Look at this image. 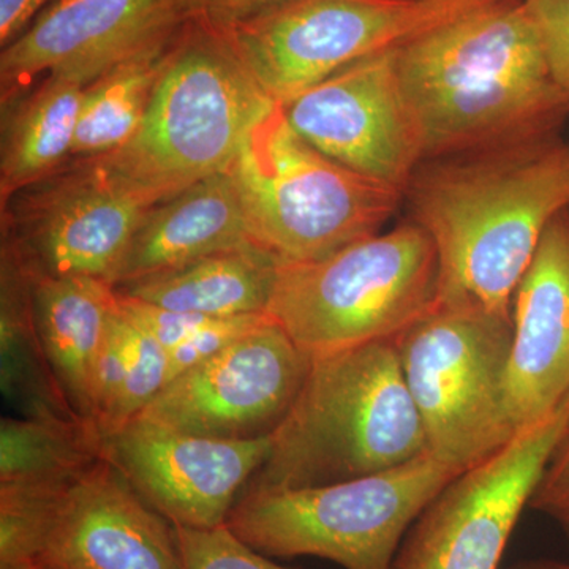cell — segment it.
I'll return each mask as SVG.
<instances>
[{
	"label": "cell",
	"mask_w": 569,
	"mask_h": 569,
	"mask_svg": "<svg viewBox=\"0 0 569 569\" xmlns=\"http://www.w3.org/2000/svg\"><path fill=\"white\" fill-rule=\"evenodd\" d=\"M89 82L71 71H52L3 100L0 203L69 162Z\"/></svg>",
	"instance_id": "cell-20"
},
{
	"label": "cell",
	"mask_w": 569,
	"mask_h": 569,
	"mask_svg": "<svg viewBox=\"0 0 569 569\" xmlns=\"http://www.w3.org/2000/svg\"><path fill=\"white\" fill-rule=\"evenodd\" d=\"M509 569H569V561L557 559L522 560Z\"/></svg>",
	"instance_id": "cell-34"
},
{
	"label": "cell",
	"mask_w": 569,
	"mask_h": 569,
	"mask_svg": "<svg viewBox=\"0 0 569 569\" xmlns=\"http://www.w3.org/2000/svg\"><path fill=\"white\" fill-rule=\"evenodd\" d=\"M395 340L312 358L290 413L246 489H295L380 473L425 455ZM244 489V490H246Z\"/></svg>",
	"instance_id": "cell-3"
},
{
	"label": "cell",
	"mask_w": 569,
	"mask_h": 569,
	"mask_svg": "<svg viewBox=\"0 0 569 569\" xmlns=\"http://www.w3.org/2000/svg\"><path fill=\"white\" fill-rule=\"evenodd\" d=\"M171 0H52L0 52V99L52 71L92 81L149 36L183 22Z\"/></svg>",
	"instance_id": "cell-16"
},
{
	"label": "cell",
	"mask_w": 569,
	"mask_h": 569,
	"mask_svg": "<svg viewBox=\"0 0 569 569\" xmlns=\"http://www.w3.org/2000/svg\"><path fill=\"white\" fill-rule=\"evenodd\" d=\"M0 339L3 392L17 402L26 418L78 417L41 348L33 321L31 277L3 253Z\"/></svg>",
	"instance_id": "cell-24"
},
{
	"label": "cell",
	"mask_w": 569,
	"mask_h": 569,
	"mask_svg": "<svg viewBox=\"0 0 569 569\" xmlns=\"http://www.w3.org/2000/svg\"><path fill=\"white\" fill-rule=\"evenodd\" d=\"M119 305L123 316L132 320L134 325L144 329L157 342L162 343L168 351L178 347L187 337L192 336L200 326L211 317L197 316V313L178 312V310L163 309L126 298L119 295Z\"/></svg>",
	"instance_id": "cell-30"
},
{
	"label": "cell",
	"mask_w": 569,
	"mask_h": 569,
	"mask_svg": "<svg viewBox=\"0 0 569 569\" xmlns=\"http://www.w3.org/2000/svg\"><path fill=\"white\" fill-rule=\"evenodd\" d=\"M52 0H0V47L21 36Z\"/></svg>",
	"instance_id": "cell-33"
},
{
	"label": "cell",
	"mask_w": 569,
	"mask_h": 569,
	"mask_svg": "<svg viewBox=\"0 0 569 569\" xmlns=\"http://www.w3.org/2000/svg\"><path fill=\"white\" fill-rule=\"evenodd\" d=\"M312 358L271 317L173 381L137 418L219 440L274 436Z\"/></svg>",
	"instance_id": "cell-12"
},
{
	"label": "cell",
	"mask_w": 569,
	"mask_h": 569,
	"mask_svg": "<svg viewBox=\"0 0 569 569\" xmlns=\"http://www.w3.org/2000/svg\"><path fill=\"white\" fill-rule=\"evenodd\" d=\"M466 2L473 3V6L478 7H488L497 6V3L519 2V0H466Z\"/></svg>",
	"instance_id": "cell-35"
},
{
	"label": "cell",
	"mask_w": 569,
	"mask_h": 569,
	"mask_svg": "<svg viewBox=\"0 0 569 569\" xmlns=\"http://www.w3.org/2000/svg\"><path fill=\"white\" fill-rule=\"evenodd\" d=\"M481 9L466 0H288L220 31L276 103L346 69Z\"/></svg>",
	"instance_id": "cell-9"
},
{
	"label": "cell",
	"mask_w": 569,
	"mask_h": 569,
	"mask_svg": "<svg viewBox=\"0 0 569 569\" xmlns=\"http://www.w3.org/2000/svg\"><path fill=\"white\" fill-rule=\"evenodd\" d=\"M0 490L56 488L103 458L102 433L78 417L3 418Z\"/></svg>",
	"instance_id": "cell-23"
},
{
	"label": "cell",
	"mask_w": 569,
	"mask_h": 569,
	"mask_svg": "<svg viewBox=\"0 0 569 569\" xmlns=\"http://www.w3.org/2000/svg\"><path fill=\"white\" fill-rule=\"evenodd\" d=\"M272 103L223 32L186 21L140 129L119 151L97 159L157 204L228 173Z\"/></svg>",
	"instance_id": "cell-4"
},
{
	"label": "cell",
	"mask_w": 569,
	"mask_h": 569,
	"mask_svg": "<svg viewBox=\"0 0 569 569\" xmlns=\"http://www.w3.org/2000/svg\"><path fill=\"white\" fill-rule=\"evenodd\" d=\"M508 410L537 425L569 396V209L546 228L512 298Z\"/></svg>",
	"instance_id": "cell-17"
},
{
	"label": "cell",
	"mask_w": 569,
	"mask_h": 569,
	"mask_svg": "<svg viewBox=\"0 0 569 569\" xmlns=\"http://www.w3.org/2000/svg\"><path fill=\"white\" fill-rule=\"evenodd\" d=\"M403 201L436 246L438 305L511 316L546 228L569 209V146L549 134L425 160Z\"/></svg>",
	"instance_id": "cell-1"
},
{
	"label": "cell",
	"mask_w": 569,
	"mask_h": 569,
	"mask_svg": "<svg viewBox=\"0 0 569 569\" xmlns=\"http://www.w3.org/2000/svg\"><path fill=\"white\" fill-rule=\"evenodd\" d=\"M151 206L102 160L71 159L0 203L2 252L31 279L93 277L112 284Z\"/></svg>",
	"instance_id": "cell-10"
},
{
	"label": "cell",
	"mask_w": 569,
	"mask_h": 569,
	"mask_svg": "<svg viewBox=\"0 0 569 569\" xmlns=\"http://www.w3.org/2000/svg\"><path fill=\"white\" fill-rule=\"evenodd\" d=\"M437 298L436 246L408 219L320 260L280 263L268 316L318 358L397 339Z\"/></svg>",
	"instance_id": "cell-5"
},
{
	"label": "cell",
	"mask_w": 569,
	"mask_h": 569,
	"mask_svg": "<svg viewBox=\"0 0 569 569\" xmlns=\"http://www.w3.org/2000/svg\"><path fill=\"white\" fill-rule=\"evenodd\" d=\"M529 508L552 520L569 542V430L539 479Z\"/></svg>",
	"instance_id": "cell-31"
},
{
	"label": "cell",
	"mask_w": 569,
	"mask_h": 569,
	"mask_svg": "<svg viewBox=\"0 0 569 569\" xmlns=\"http://www.w3.org/2000/svg\"><path fill=\"white\" fill-rule=\"evenodd\" d=\"M174 529L186 569H290L250 548L227 523L213 529Z\"/></svg>",
	"instance_id": "cell-26"
},
{
	"label": "cell",
	"mask_w": 569,
	"mask_h": 569,
	"mask_svg": "<svg viewBox=\"0 0 569 569\" xmlns=\"http://www.w3.org/2000/svg\"><path fill=\"white\" fill-rule=\"evenodd\" d=\"M31 280L33 321L43 353L71 410L93 425V369L121 310L118 291L93 277Z\"/></svg>",
	"instance_id": "cell-19"
},
{
	"label": "cell",
	"mask_w": 569,
	"mask_h": 569,
	"mask_svg": "<svg viewBox=\"0 0 569 569\" xmlns=\"http://www.w3.org/2000/svg\"><path fill=\"white\" fill-rule=\"evenodd\" d=\"M282 261L252 244L223 250L116 288L146 305L211 318L263 316Z\"/></svg>",
	"instance_id": "cell-21"
},
{
	"label": "cell",
	"mask_w": 569,
	"mask_h": 569,
	"mask_svg": "<svg viewBox=\"0 0 569 569\" xmlns=\"http://www.w3.org/2000/svg\"><path fill=\"white\" fill-rule=\"evenodd\" d=\"M396 346L430 456L466 471L519 432L507 397L511 316L437 302Z\"/></svg>",
	"instance_id": "cell-8"
},
{
	"label": "cell",
	"mask_w": 569,
	"mask_h": 569,
	"mask_svg": "<svg viewBox=\"0 0 569 569\" xmlns=\"http://www.w3.org/2000/svg\"><path fill=\"white\" fill-rule=\"evenodd\" d=\"M288 0H171L182 20L200 21L219 31L253 20Z\"/></svg>",
	"instance_id": "cell-32"
},
{
	"label": "cell",
	"mask_w": 569,
	"mask_h": 569,
	"mask_svg": "<svg viewBox=\"0 0 569 569\" xmlns=\"http://www.w3.org/2000/svg\"><path fill=\"white\" fill-rule=\"evenodd\" d=\"M537 28L553 80L569 100V0H522Z\"/></svg>",
	"instance_id": "cell-29"
},
{
	"label": "cell",
	"mask_w": 569,
	"mask_h": 569,
	"mask_svg": "<svg viewBox=\"0 0 569 569\" xmlns=\"http://www.w3.org/2000/svg\"><path fill=\"white\" fill-rule=\"evenodd\" d=\"M397 70L425 160L549 137L569 108L522 0L421 33Z\"/></svg>",
	"instance_id": "cell-2"
},
{
	"label": "cell",
	"mask_w": 569,
	"mask_h": 569,
	"mask_svg": "<svg viewBox=\"0 0 569 569\" xmlns=\"http://www.w3.org/2000/svg\"><path fill=\"white\" fill-rule=\"evenodd\" d=\"M183 22L152 33L89 82L71 159L110 156L132 140L151 107Z\"/></svg>",
	"instance_id": "cell-22"
},
{
	"label": "cell",
	"mask_w": 569,
	"mask_h": 569,
	"mask_svg": "<svg viewBox=\"0 0 569 569\" xmlns=\"http://www.w3.org/2000/svg\"><path fill=\"white\" fill-rule=\"evenodd\" d=\"M263 316H242L228 318H209L192 336L187 337L178 347L168 351L170 355V381L176 377L193 369L194 366L208 361L212 356L219 355L247 332L252 331L268 320Z\"/></svg>",
	"instance_id": "cell-27"
},
{
	"label": "cell",
	"mask_w": 569,
	"mask_h": 569,
	"mask_svg": "<svg viewBox=\"0 0 569 569\" xmlns=\"http://www.w3.org/2000/svg\"><path fill=\"white\" fill-rule=\"evenodd\" d=\"M568 430L569 396L452 479L408 531L391 569H500L520 515Z\"/></svg>",
	"instance_id": "cell-11"
},
{
	"label": "cell",
	"mask_w": 569,
	"mask_h": 569,
	"mask_svg": "<svg viewBox=\"0 0 569 569\" xmlns=\"http://www.w3.org/2000/svg\"><path fill=\"white\" fill-rule=\"evenodd\" d=\"M269 448L271 437L219 440L141 418L102 436L103 458L134 493L173 526L187 529L227 523Z\"/></svg>",
	"instance_id": "cell-14"
},
{
	"label": "cell",
	"mask_w": 569,
	"mask_h": 569,
	"mask_svg": "<svg viewBox=\"0 0 569 569\" xmlns=\"http://www.w3.org/2000/svg\"><path fill=\"white\" fill-rule=\"evenodd\" d=\"M258 242L233 176H211L146 211L112 284L123 287Z\"/></svg>",
	"instance_id": "cell-18"
},
{
	"label": "cell",
	"mask_w": 569,
	"mask_h": 569,
	"mask_svg": "<svg viewBox=\"0 0 569 569\" xmlns=\"http://www.w3.org/2000/svg\"><path fill=\"white\" fill-rule=\"evenodd\" d=\"M399 48L351 63L283 110L296 132L326 157L406 193L425 156L397 70Z\"/></svg>",
	"instance_id": "cell-13"
},
{
	"label": "cell",
	"mask_w": 569,
	"mask_h": 569,
	"mask_svg": "<svg viewBox=\"0 0 569 569\" xmlns=\"http://www.w3.org/2000/svg\"><path fill=\"white\" fill-rule=\"evenodd\" d=\"M123 318L129 336V362L121 395L103 427L102 436L137 418L170 383V355L167 348L132 320L126 316Z\"/></svg>",
	"instance_id": "cell-25"
},
{
	"label": "cell",
	"mask_w": 569,
	"mask_h": 569,
	"mask_svg": "<svg viewBox=\"0 0 569 569\" xmlns=\"http://www.w3.org/2000/svg\"><path fill=\"white\" fill-rule=\"evenodd\" d=\"M121 306V305H119ZM127 362H129V336L127 321L119 310L110 335L104 340L92 377V419L102 433L107 426L126 380Z\"/></svg>",
	"instance_id": "cell-28"
},
{
	"label": "cell",
	"mask_w": 569,
	"mask_h": 569,
	"mask_svg": "<svg viewBox=\"0 0 569 569\" xmlns=\"http://www.w3.org/2000/svg\"><path fill=\"white\" fill-rule=\"evenodd\" d=\"M39 497L37 569H186L176 529L100 458Z\"/></svg>",
	"instance_id": "cell-15"
},
{
	"label": "cell",
	"mask_w": 569,
	"mask_h": 569,
	"mask_svg": "<svg viewBox=\"0 0 569 569\" xmlns=\"http://www.w3.org/2000/svg\"><path fill=\"white\" fill-rule=\"evenodd\" d=\"M462 471L429 452L380 473L295 489H246L227 526L268 557L391 569L422 511Z\"/></svg>",
	"instance_id": "cell-6"
},
{
	"label": "cell",
	"mask_w": 569,
	"mask_h": 569,
	"mask_svg": "<svg viewBox=\"0 0 569 569\" xmlns=\"http://www.w3.org/2000/svg\"><path fill=\"white\" fill-rule=\"evenodd\" d=\"M258 244L282 263L320 260L380 233L402 190L367 178L313 148L282 103L253 123L230 170Z\"/></svg>",
	"instance_id": "cell-7"
}]
</instances>
